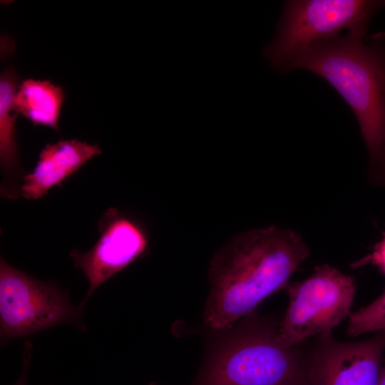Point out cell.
Segmentation results:
<instances>
[{
  "mask_svg": "<svg viewBox=\"0 0 385 385\" xmlns=\"http://www.w3.org/2000/svg\"><path fill=\"white\" fill-rule=\"evenodd\" d=\"M309 255L301 235L289 228L271 225L236 234L210 261L205 324L223 329L252 312L284 289Z\"/></svg>",
  "mask_w": 385,
  "mask_h": 385,
  "instance_id": "cell-1",
  "label": "cell"
},
{
  "mask_svg": "<svg viewBox=\"0 0 385 385\" xmlns=\"http://www.w3.org/2000/svg\"><path fill=\"white\" fill-rule=\"evenodd\" d=\"M327 81L351 108L370 165L385 159V33H346L312 45L296 64Z\"/></svg>",
  "mask_w": 385,
  "mask_h": 385,
  "instance_id": "cell-2",
  "label": "cell"
},
{
  "mask_svg": "<svg viewBox=\"0 0 385 385\" xmlns=\"http://www.w3.org/2000/svg\"><path fill=\"white\" fill-rule=\"evenodd\" d=\"M384 7L383 0L286 1L263 55L275 70L289 73L317 42L339 36L344 31L367 34L370 21Z\"/></svg>",
  "mask_w": 385,
  "mask_h": 385,
  "instance_id": "cell-3",
  "label": "cell"
},
{
  "mask_svg": "<svg viewBox=\"0 0 385 385\" xmlns=\"http://www.w3.org/2000/svg\"><path fill=\"white\" fill-rule=\"evenodd\" d=\"M199 385H307V359L278 330H250L214 355Z\"/></svg>",
  "mask_w": 385,
  "mask_h": 385,
  "instance_id": "cell-4",
  "label": "cell"
},
{
  "mask_svg": "<svg viewBox=\"0 0 385 385\" xmlns=\"http://www.w3.org/2000/svg\"><path fill=\"white\" fill-rule=\"evenodd\" d=\"M284 289L289 304L278 332L287 346H295L311 337H331L334 327L349 316L356 287L353 277L324 264Z\"/></svg>",
  "mask_w": 385,
  "mask_h": 385,
  "instance_id": "cell-5",
  "label": "cell"
},
{
  "mask_svg": "<svg viewBox=\"0 0 385 385\" xmlns=\"http://www.w3.org/2000/svg\"><path fill=\"white\" fill-rule=\"evenodd\" d=\"M76 318L78 312L54 284L30 277L1 258V339L27 335Z\"/></svg>",
  "mask_w": 385,
  "mask_h": 385,
  "instance_id": "cell-6",
  "label": "cell"
},
{
  "mask_svg": "<svg viewBox=\"0 0 385 385\" xmlns=\"http://www.w3.org/2000/svg\"><path fill=\"white\" fill-rule=\"evenodd\" d=\"M99 238L88 252H71L76 267L86 275L89 288L81 306L96 289L113 275L145 253L148 232L143 223L133 215L109 207L101 215Z\"/></svg>",
  "mask_w": 385,
  "mask_h": 385,
  "instance_id": "cell-7",
  "label": "cell"
},
{
  "mask_svg": "<svg viewBox=\"0 0 385 385\" xmlns=\"http://www.w3.org/2000/svg\"><path fill=\"white\" fill-rule=\"evenodd\" d=\"M320 339L307 359V385H378L385 330L353 342Z\"/></svg>",
  "mask_w": 385,
  "mask_h": 385,
  "instance_id": "cell-8",
  "label": "cell"
},
{
  "mask_svg": "<svg viewBox=\"0 0 385 385\" xmlns=\"http://www.w3.org/2000/svg\"><path fill=\"white\" fill-rule=\"evenodd\" d=\"M101 150L98 144H88L76 139L47 144L41 150L33 171L23 176L21 194L29 200H37L76 173Z\"/></svg>",
  "mask_w": 385,
  "mask_h": 385,
  "instance_id": "cell-9",
  "label": "cell"
},
{
  "mask_svg": "<svg viewBox=\"0 0 385 385\" xmlns=\"http://www.w3.org/2000/svg\"><path fill=\"white\" fill-rule=\"evenodd\" d=\"M19 77L13 67L4 69L0 76V162L4 175L1 195L18 197L21 193L18 179L21 176L16 137L18 115L14 99L19 87Z\"/></svg>",
  "mask_w": 385,
  "mask_h": 385,
  "instance_id": "cell-10",
  "label": "cell"
},
{
  "mask_svg": "<svg viewBox=\"0 0 385 385\" xmlns=\"http://www.w3.org/2000/svg\"><path fill=\"white\" fill-rule=\"evenodd\" d=\"M66 95L49 80L28 78L19 85L14 103L19 114L34 125H42L59 133L58 120Z\"/></svg>",
  "mask_w": 385,
  "mask_h": 385,
  "instance_id": "cell-11",
  "label": "cell"
},
{
  "mask_svg": "<svg viewBox=\"0 0 385 385\" xmlns=\"http://www.w3.org/2000/svg\"><path fill=\"white\" fill-rule=\"evenodd\" d=\"M385 330V292L370 304L350 313L346 334L357 337Z\"/></svg>",
  "mask_w": 385,
  "mask_h": 385,
  "instance_id": "cell-12",
  "label": "cell"
},
{
  "mask_svg": "<svg viewBox=\"0 0 385 385\" xmlns=\"http://www.w3.org/2000/svg\"><path fill=\"white\" fill-rule=\"evenodd\" d=\"M367 262L376 265L385 273V237L376 245L373 253L361 260L359 263L364 264Z\"/></svg>",
  "mask_w": 385,
  "mask_h": 385,
  "instance_id": "cell-13",
  "label": "cell"
},
{
  "mask_svg": "<svg viewBox=\"0 0 385 385\" xmlns=\"http://www.w3.org/2000/svg\"><path fill=\"white\" fill-rule=\"evenodd\" d=\"M371 180L377 185L385 186V159L376 166L370 168Z\"/></svg>",
  "mask_w": 385,
  "mask_h": 385,
  "instance_id": "cell-14",
  "label": "cell"
},
{
  "mask_svg": "<svg viewBox=\"0 0 385 385\" xmlns=\"http://www.w3.org/2000/svg\"><path fill=\"white\" fill-rule=\"evenodd\" d=\"M31 345L30 342H27L25 344L24 352V364L23 369L20 375L19 379L15 384V385H26V376L28 372V368L29 366L31 361Z\"/></svg>",
  "mask_w": 385,
  "mask_h": 385,
  "instance_id": "cell-15",
  "label": "cell"
},
{
  "mask_svg": "<svg viewBox=\"0 0 385 385\" xmlns=\"http://www.w3.org/2000/svg\"><path fill=\"white\" fill-rule=\"evenodd\" d=\"M378 385H385V366L381 369Z\"/></svg>",
  "mask_w": 385,
  "mask_h": 385,
  "instance_id": "cell-16",
  "label": "cell"
}]
</instances>
